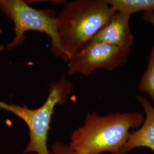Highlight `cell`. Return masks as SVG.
Masks as SVG:
<instances>
[{"mask_svg":"<svg viewBox=\"0 0 154 154\" xmlns=\"http://www.w3.org/2000/svg\"><path fill=\"white\" fill-rule=\"evenodd\" d=\"M116 13L107 0L65 2L57 15L60 57L67 61L82 49Z\"/></svg>","mask_w":154,"mask_h":154,"instance_id":"6da1fadb","label":"cell"},{"mask_svg":"<svg viewBox=\"0 0 154 154\" xmlns=\"http://www.w3.org/2000/svg\"><path fill=\"white\" fill-rule=\"evenodd\" d=\"M138 89L154 101V42L149 55L147 69L138 83Z\"/></svg>","mask_w":154,"mask_h":154,"instance_id":"9c48e42d","label":"cell"},{"mask_svg":"<svg viewBox=\"0 0 154 154\" xmlns=\"http://www.w3.org/2000/svg\"><path fill=\"white\" fill-rule=\"evenodd\" d=\"M142 18L145 21L149 22V23L152 25L154 26V11H149V12L143 13Z\"/></svg>","mask_w":154,"mask_h":154,"instance_id":"8fae6325","label":"cell"},{"mask_svg":"<svg viewBox=\"0 0 154 154\" xmlns=\"http://www.w3.org/2000/svg\"><path fill=\"white\" fill-rule=\"evenodd\" d=\"M51 154H80L72 149L69 146L60 142H55L51 147Z\"/></svg>","mask_w":154,"mask_h":154,"instance_id":"30bf717a","label":"cell"},{"mask_svg":"<svg viewBox=\"0 0 154 154\" xmlns=\"http://www.w3.org/2000/svg\"><path fill=\"white\" fill-rule=\"evenodd\" d=\"M72 83L62 77L58 81L50 84L49 95L44 103L34 109H29L25 105L8 104L0 100V109L17 116L29 128V142L23 151L24 154H51L47 145L51 118L56 105L66 102L67 97L72 94Z\"/></svg>","mask_w":154,"mask_h":154,"instance_id":"3957f363","label":"cell"},{"mask_svg":"<svg viewBox=\"0 0 154 154\" xmlns=\"http://www.w3.org/2000/svg\"><path fill=\"white\" fill-rule=\"evenodd\" d=\"M116 12L131 16L134 13L154 11V0H107Z\"/></svg>","mask_w":154,"mask_h":154,"instance_id":"ba28073f","label":"cell"},{"mask_svg":"<svg viewBox=\"0 0 154 154\" xmlns=\"http://www.w3.org/2000/svg\"><path fill=\"white\" fill-rule=\"evenodd\" d=\"M130 50L103 42H90L67 61L68 73L88 76L98 69L113 71L126 62Z\"/></svg>","mask_w":154,"mask_h":154,"instance_id":"5b68a950","label":"cell"},{"mask_svg":"<svg viewBox=\"0 0 154 154\" xmlns=\"http://www.w3.org/2000/svg\"><path fill=\"white\" fill-rule=\"evenodd\" d=\"M0 8L14 23V38L6 49L11 50L22 45L28 31H37L48 35L51 40V49L54 55L60 57L57 35V16L50 9L33 8L23 0L0 1Z\"/></svg>","mask_w":154,"mask_h":154,"instance_id":"277c9868","label":"cell"},{"mask_svg":"<svg viewBox=\"0 0 154 154\" xmlns=\"http://www.w3.org/2000/svg\"><path fill=\"white\" fill-rule=\"evenodd\" d=\"M2 33V30H1V29L0 28V35Z\"/></svg>","mask_w":154,"mask_h":154,"instance_id":"7c38bea8","label":"cell"},{"mask_svg":"<svg viewBox=\"0 0 154 154\" xmlns=\"http://www.w3.org/2000/svg\"><path fill=\"white\" fill-rule=\"evenodd\" d=\"M144 119L137 111L88 113L83 125L72 133L69 147L80 154H122L130 130L138 128Z\"/></svg>","mask_w":154,"mask_h":154,"instance_id":"7a4b0ae2","label":"cell"},{"mask_svg":"<svg viewBox=\"0 0 154 154\" xmlns=\"http://www.w3.org/2000/svg\"><path fill=\"white\" fill-rule=\"evenodd\" d=\"M136 98L143 107L144 119L138 129L130 132L122 154H127L139 147H147L154 152V107L141 95H137Z\"/></svg>","mask_w":154,"mask_h":154,"instance_id":"52a82bcc","label":"cell"},{"mask_svg":"<svg viewBox=\"0 0 154 154\" xmlns=\"http://www.w3.org/2000/svg\"><path fill=\"white\" fill-rule=\"evenodd\" d=\"M131 17L125 13L116 12L110 21L90 42H103L123 49L130 50L135 39L130 28Z\"/></svg>","mask_w":154,"mask_h":154,"instance_id":"8992f818","label":"cell"}]
</instances>
